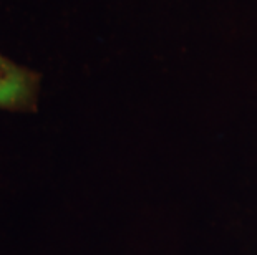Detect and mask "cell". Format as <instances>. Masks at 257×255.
Listing matches in <instances>:
<instances>
[{
    "label": "cell",
    "instance_id": "obj_1",
    "mask_svg": "<svg viewBox=\"0 0 257 255\" xmlns=\"http://www.w3.org/2000/svg\"><path fill=\"white\" fill-rule=\"evenodd\" d=\"M40 77L0 55V110H34Z\"/></svg>",
    "mask_w": 257,
    "mask_h": 255
}]
</instances>
